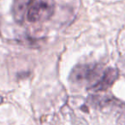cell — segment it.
<instances>
[{
	"instance_id": "obj_4",
	"label": "cell",
	"mask_w": 125,
	"mask_h": 125,
	"mask_svg": "<svg viewBox=\"0 0 125 125\" xmlns=\"http://www.w3.org/2000/svg\"><path fill=\"white\" fill-rule=\"evenodd\" d=\"M32 0H14L12 7V13L16 22L21 23L24 21L26 14L28 13Z\"/></svg>"
},
{
	"instance_id": "obj_5",
	"label": "cell",
	"mask_w": 125,
	"mask_h": 125,
	"mask_svg": "<svg viewBox=\"0 0 125 125\" xmlns=\"http://www.w3.org/2000/svg\"><path fill=\"white\" fill-rule=\"evenodd\" d=\"M2 102H3V98L0 96V104H2Z\"/></svg>"
},
{
	"instance_id": "obj_3",
	"label": "cell",
	"mask_w": 125,
	"mask_h": 125,
	"mask_svg": "<svg viewBox=\"0 0 125 125\" xmlns=\"http://www.w3.org/2000/svg\"><path fill=\"white\" fill-rule=\"evenodd\" d=\"M118 70L113 68H108L104 70L101 78L99 80V82L92 87L90 89H93L94 91H104L111 87L113 85L116 80L118 78Z\"/></svg>"
},
{
	"instance_id": "obj_1",
	"label": "cell",
	"mask_w": 125,
	"mask_h": 125,
	"mask_svg": "<svg viewBox=\"0 0 125 125\" xmlns=\"http://www.w3.org/2000/svg\"><path fill=\"white\" fill-rule=\"evenodd\" d=\"M104 71L102 66L99 64H80L73 69L70 79L73 83L77 85H88L91 88L99 82Z\"/></svg>"
},
{
	"instance_id": "obj_2",
	"label": "cell",
	"mask_w": 125,
	"mask_h": 125,
	"mask_svg": "<svg viewBox=\"0 0 125 125\" xmlns=\"http://www.w3.org/2000/svg\"><path fill=\"white\" fill-rule=\"evenodd\" d=\"M55 10L53 0H34L28 11V20L30 22H40L48 20Z\"/></svg>"
}]
</instances>
